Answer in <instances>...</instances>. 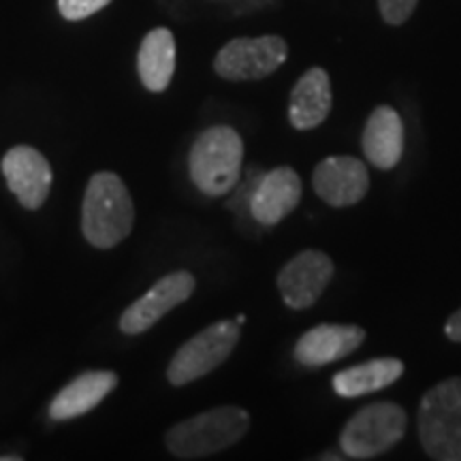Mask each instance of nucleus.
Returning <instances> with one entry per match:
<instances>
[{"instance_id": "aec40b11", "label": "nucleus", "mask_w": 461, "mask_h": 461, "mask_svg": "<svg viewBox=\"0 0 461 461\" xmlns=\"http://www.w3.org/2000/svg\"><path fill=\"white\" fill-rule=\"evenodd\" d=\"M419 0H378L380 15L391 26H402L417 9Z\"/></svg>"}, {"instance_id": "412c9836", "label": "nucleus", "mask_w": 461, "mask_h": 461, "mask_svg": "<svg viewBox=\"0 0 461 461\" xmlns=\"http://www.w3.org/2000/svg\"><path fill=\"white\" fill-rule=\"evenodd\" d=\"M445 333L451 342H461V310L453 312L445 322Z\"/></svg>"}, {"instance_id": "ddd939ff", "label": "nucleus", "mask_w": 461, "mask_h": 461, "mask_svg": "<svg viewBox=\"0 0 461 461\" xmlns=\"http://www.w3.org/2000/svg\"><path fill=\"white\" fill-rule=\"evenodd\" d=\"M366 339V330L359 325H338L325 322L305 331L295 344V359L305 367H321L336 363L357 348Z\"/></svg>"}, {"instance_id": "6ab92c4d", "label": "nucleus", "mask_w": 461, "mask_h": 461, "mask_svg": "<svg viewBox=\"0 0 461 461\" xmlns=\"http://www.w3.org/2000/svg\"><path fill=\"white\" fill-rule=\"evenodd\" d=\"M112 0H58V11L68 22H79L105 9Z\"/></svg>"}, {"instance_id": "f3484780", "label": "nucleus", "mask_w": 461, "mask_h": 461, "mask_svg": "<svg viewBox=\"0 0 461 461\" xmlns=\"http://www.w3.org/2000/svg\"><path fill=\"white\" fill-rule=\"evenodd\" d=\"M137 73L149 92L169 88L176 73V37L169 28H154L143 37L137 54Z\"/></svg>"}, {"instance_id": "1a4fd4ad", "label": "nucleus", "mask_w": 461, "mask_h": 461, "mask_svg": "<svg viewBox=\"0 0 461 461\" xmlns=\"http://www.w3.org/2000/svg\"><path fill=\"white\" fill-rule=\"evenodd\" d=\"M333 261L321 250H303L278 274V291L288 308L305 310L319 302L333 278Z\"/></svg>"}, {"instance_id": "dca6fc26", "label": "nucleus", "mask_w": 461, "mask_h": 461, "mask_svg": "<svg viewBox=\"0 0 461 461\" xmlns=\"http://www.w3.org/2000/svg\"><path fill=\"white\" fill-rule=\"evenodd\" d=\"M361 148L376 169H393L403 154V122L393 107L374 109L363 129Z\"/></svg>"}, {"instance_id": "4468645a", "label": "nucleus", "mask_w": 461, "mask_h": 461, "mask_svg": "<svg viewBox=\"0 0 461 461\" xmlns=\"http://www.w3.org/2000/svg\"><path fill=\"white\" fill-rule=\"evenodd\" d=\"M118 387V374L109 370H92L79 374L65 384L50 403V417L54 420H71L95 411L112 391Z\"/></svg>"}, {"instance_id": "2eb2a0df", "label": "nucleus", "mask_w": 461, "mask_h": 461, "mask_svg": "<svg viewBox=\"0 0 461 461\" xmlns=\"http://www.w3.org/2000/svg\"><path fill=\"white\" fill-rule=\"evenodd\" d=\"M331 103L330 75L321 67L308 68L291 92L288 122L297 131H312L325 122L331 112Z\"/></svg>"}, {"instance_id": "a211bd4d", "label": "nucleus", "mask_w": 461, "mask_h": 461, "mask_svg": "<svg viewBox=\"0 0 461 461\" xmlns=\"http://www.w3.org/2000/svg\"><path fill=\"white\" fill-rule=\"evenodd\" d=\"M403 374V363L395 357H380L359 366L346 367L333 376V391L339 397H361L387 389L389 384L397 383Z\"/></svg>"}, {"instance_id": "f8f14e48", "label": "nucleus", "mask_w": 461, "mask_h": 461, "mask_svg": "<svg viewBox=\"0 0 461 461\" xmlns=\"http://www.w3.org/2000/svg\"><path fill=\"white\" fill-rule=\"evenodd\" d=\"M302 201V180L291 167H276L265 173L250 197V214L263 227L285 221Z\"/></svg>"}, {"instance_id": "423d86ee", "label": "nucleus", "mask_w": 461, "mask_h": 461, "mask_svg": "<svg viewBox=\"0 0 461 461\" xmlns=\"http://www.w3.org/2000/svg\"><path fill=\"white\" fill-rule=\"evenodd\" d=\"M238 342V321H218L214 325L205 327L173 355L169 367H167V380L173 387H184V384L207 376L229 359Z\"/></svg>"}, {"instance_id": "7ed1b4c3", "label": "nucleus", "mask_w": 461, "mask_h": 461, "mask_svg": "<svg viewBox=\"0 0 461 461\" xmlns=\"http://www.w3.org/2000/svg\"><path fill=\"white\" fill-rule=\"evenodd\" d=\"M250 428V414L238 406H221L173 425L165 445L177 459H201L238 445Z\"/></svg>"}, {"instance_id": "4be33fe9", "label": "nucleus", "mask_w": 461, "mask_h": 461, "mask_svg": "<svg viewBox=\"0 0 461 461\" xmlns=\"http://www.w3.org/2000/svg\"><path fill=\"white\" fill-rule=\"evenodd\" d=\"M321 459H342V455H322Z\"/></svg>"}, {"instance_id": "20e7f679", "label": "nucleus", "mask_w": 461, "mask_h": 461, "mask_svg": "<svg viewBox=\"0 0 461 461\" xmlns=\"http://www.w3.org/2000/svg\"><path fill=\"white\" fill-rule=\"evenodd\" d=\"M417 425L428 457L461 461V378L442 380L423 395Z\"/></svg>"}, {"instance_id": "9d476101", "label": "nucleus", "mask_w": 461, "mask_h": 461, "mask_svg": "<svg viewBox=\"0 0 461 461\" xmlns=\"http://www.w3.org/2000/svg\"><path fill=\"white\" fill-rule=\"evenodd\" d=\"M5 180L26 210H39L50 197L54 173L48 158L32 146H14L0 163Z\"/></svg>"}, {"instance_id": "9b49d317", "label": "nucleus", "mask_w": 461, "mask_h": 461, "mask_svg": "<svg viewBox=\"0 0 461 461\" xmlns=\"http://www.w3.org/2000/svg\"><path fill=\"white\" fill-rule=\"evenodd\" d=\"M314 193L331 207L359 203L370 190L367 167L355 157H330L316 165L312 176Z\"/></svg>"}, {"instance_id": "0eeeda50", "label": "nucleus", "mask_w": 461, "mask_h": 461, "mask_svg": "<svg viewBox=\"0 0 461 461\" xmlns=\"http://www.w3.org/2000/svg\"><path fill=\"white\" fill-rule=\"evenodd\" d=\"M288 58V45L282 37H238L216 54L214 68L229 82H255L278 71Z\"/></svg>"}, {"instance_id": "f03ea898", "label": "nucleus", "mask_w": 461, "mask_h": 461, "mask_svg": "<svg viewBox=\"0 0 461 461\" xmlns=\"http://www.w3.org/2000/svg\"><path fill=\"white\" fill-rule=\"evenodd\" d=\"M244 163V141L230 126H210L194 140L188 173L207 197H224L238 186Z\"/></svg>"}, {"instance_id": "f257e3e1", "label": "nucleus", "mask_w": 461, "mask_h": 461, "mask_svg": "<svg viewBox=\"0 0 461 461\" xmlns=\"http://www.w3.org/2000/svg\"><path fill=\"white\" fill-rule=\"evenodd\" d=\"M135 205L122 182L112 171L95 173L86 186L82 203V233L90 246L109 250L131 235Z\"/></svg>"}, {"instance_id": "6e6552de", "label": "nucleus", "mask_w": 461, "mask_h": 461, "mask_svg": "<svg viewBox=\"0 0 461 461\" xmlns=\"http://www.w3.org/2000/svg\"><path fill=\"white\" fill-rule=\"evenodd\" d=\"M197 286L194 276L186 269H177V272L167 274L160 278L146 295L135 299L129 308L120 316V331L126 336H140L148 331L163 319L167 312L190 299Z\"/></svg>"}, {"instance_id": "39448f33", "label": "nucleus", "mask_w": 461, "mask_h": 461, "mask_svg": "<svg viewBox=\"0 0 461 461\" xmlns=\"http://www.w3.org/2000/svg\"><path fill=\"white\" fill-rule=\"evenodd\" d=\"M408 414L395 402H374L363 406L339 434L342 453L350 459H374L387 453L406 436Z\"/></svg>"}]
</instances>
